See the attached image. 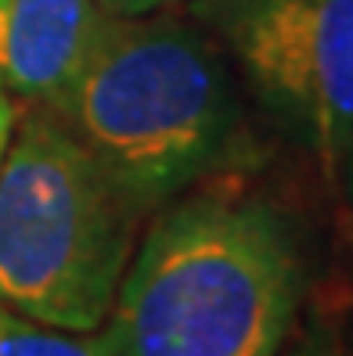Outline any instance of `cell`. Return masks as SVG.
Listing matches in <instances>:
<instances>
[{"instance_id":"obj_1","label":"cell","mask_w":353,"mask_h":356,"mask_svg":"<svg viewBox=\"0 0 353 356\" xmlns=\"http://www.w3.org/2000/svg\"><path fill=\"white\" fill-rule=\"evenodd\" d=\"M303 281L296 234L274 205L173 198L123 270L105 327L116 356H278Z\"/></svg>"},{"instance_id":"obj_2","label":"cell","mask_w":353,"mask_h":356,"mask_svg":"<svg viewBox=\"0 0 353 356\" xmlns=\"http://www.w3.org/2000/svg\"><path fill=\"white\" fill-rule=\"evenodd\" d=\"M44 108L141 216L213 173L242 127L223 51L191 15L166 8L101 15L76 76Z\"/></svg>"},{"instance_id":"obj_3","label":"cell","mask_w":353,"mask_h":356,"mask_svg":"<svg viewBox=\"0 0 353 356\" xmlns=\"http://www.w3.org/2000/svg\"><path fill=\"white\" fill-rule=\"evenodd\" d=\"M141 220L91 152L33 104L0 162V302L58 331L105 327Z\"/></svg>"},{"instance_id":"obj_4","label":"cell","mask_w":353,"mask_h":356,"mask_svg":"<svg viewBox=\"0 0 353 356\" xmlns=\"http://www.w3.org/2000/svg\"><path fill=\"white\" fill-rule=\"evenodd\" d=\"M188 15L339 184L353 144V0H191Z\"/></svg>"},{"instance_id":"obj_5","label":"cell","mask_w":353,"mask_h":356,"mask_svg":"<svg viewBox=\"0 0 353 356\" xmlns=\"http://www.w3.org/2000/svg\"><path fill=\"white\" fill-rule=\"evenodd\" d=\"M101 15L97 0H0V83L8 94L40 108L58 101Z\"/></svg>"},{"instance_id":"obj_6","label":"cell","mask_w":353,"mask_h":356,"mask_svg":"<svg viewBox=\"0 0 353 356\" xmlns=\"http://www.w3.org/2000/svg\"><path fill=\"white\" fill-rule=\"evenodd\" d=\"M0 356H116L109 327L58 331L0 302Z\"/></svg>"},{"instance_id":"obj_7","label":"cell","mask_w":353,"mask_h":356,"mask_svg":"<svg viewBox=\"0 0 353 356\" xmlns=\"http://www.w3.org/2000/svg\"><path fill=\"white\" fill-rule=\"evenodd\" d=\"M278 356H343V346H339V334L331 331L328 324L321 321H310L303 331H299V339L292 346H281Z\"/></svg>"},{"instance_id":"obj_8","label":"cell","mask_w":353,"mask_h":356,"mask_svg":"<svg viewBox=\"0 0 353 356\" xmlns=\"http://www.w3.org/2000/svg\"><path fill=\"white\" fill-rule=\"evenodd\" d=\"M177 4V0H97V8L105 15H116V18H137V15H152V11H162Z\"/></svg>"},{"instance_id":"obj_9","label":"cell","mask_w":353,"mask_h":356,"mask_svg":"<svg viewBox=\"0 0 353 356\" xmlns=\"http://www.w3.org/2000/svg\"><path fill=\"white\" fill-rule=\"evenodd\" d=\"M15 122H18V104H15V97L8 94L4 83H0V162H4V155H8Z\"/></svg>"},{"instance_id":"obj_10","label":"cell","mask_w":353,"mask_h":356,"mask_svg":"<svg viewBox=\"0 0 353 356\" xmlns=\"http://www.w3.org/2000/svg\"><path fill=\"white\" fill-rule=\"evenodd\" d=\"M346 187H350V198H353V144H350V159H346Z\"/></svg>"}]
</instances>
